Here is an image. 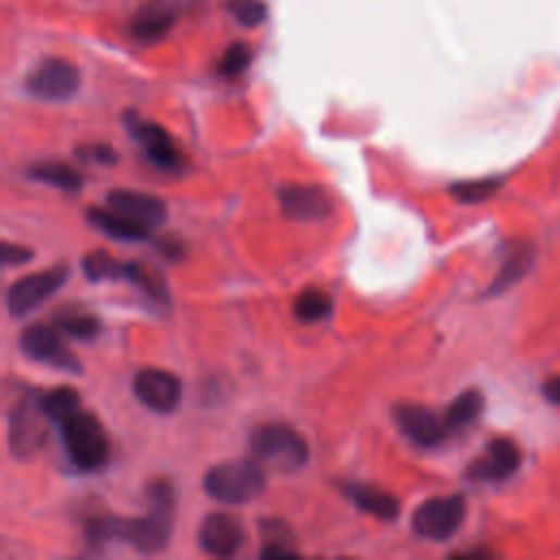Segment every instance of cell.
<instances>
[{"label":"cell","instance_id":"obj_1","mask_svg":"<svg viewBox=\"0 0 560 560\" xmlns=\"http://www.w3.org/2000/svg\"><path fill=\"white\" fill-rule=\"evenodd\" d=\"M149 508L142 517H116V538L127 540L140 553H158L166 547L175 523V493L166 477L153 480L147 488Z\"/></svg>","mask_w":560,"mask_h":560},{"label":"cell","instance_id":"obj_2","mask_svg":"<svg viewBox=\"0 0 560 560\" xmlns=\"http://www.w3.org/2000/svg\"><path fill=\"white\" fill-rule=\"evenodd\" d=\"M64 449L75 469L92 473L105 466L110 458V443L105 430L95 414L84 412L82 408L69 414L58 423Z\"/></svg>","mask_w":560,"mask_h":560},{"label":"cell","instance_id":"obj_3","mask_svg":"<svg viewBox=\"0 0 560 560\" xmlns=\"http://www.w3.org/2000/svg\"><path fill=\"white\" fill-rule=\"evenodd\" d=\"M267 484L259 460H231L207 471L204 490L211 499L226 506H241L257 499Z\"/></svg>","mask_w":560,"mask_h":560},{"label":"cell","instance_id":"obj_4","mask_svg":"<svg viewBox=\"0 0 560 560\" xmlns=\"http://www.w3.org/2000/svg\"><path fill=\"white\" fill-rule=\"evenodd\" d=\"M250 451L254 460L281 473H296L309 460L304 438L283 423H267L250 434Z\"/></svg>","mask_w":560,"mask_h":560},{"label":"cell","instance_id":"obj_5","mask_svg":"<svg viewBox=\"0 0 560 560\" xmlns=\"http://www.w3.org/2000/svg\"><path fill=\"white\" fill-rule=\"evenodd\" d=\"M49 423L51 419L47 416L40 397L23 399L21 403H16L10 414L8 427L12 456L16 460L36 458L49 440Z\"/></svg>","mask_w":560,"mask_h":560},{"label":"cell","instance_id":"obj_6","mask_svg":"<svg viewBox=\"0 0 560 560\" xmlns=\"http://www.w3.org/2000/svg\"><path fill=\"white\" fill-rule=\"evenodd\" d=\"M82 86L79 69L62 58L42 60L25 79V90L49 103H62L77 95Z\"/></svg>","mask_w":560,"mask_h":560},{"label":"cell","instance_id":"obj_7","mask_svg":"<svg viewBox=\"0 0 560 560\" xmlns=\"http://www.w3.org/2000/svg\"><path fill=\"white\" fill-rule=\"evenodd\" d=\"M466 499L462 495L432 497L412 514V530L430 540L451 538L464 523Z\"/></svg>","mask_w":560,"mask_h":560},{"label":"cell","instance_id":"obj_8","mask_svg":"<svg viewBox=\"0 0 560 560\" xmlns=\"http://www.w3.org/2000/svg\"><path fill=\"white\" fill-rule=\"evenodd\" d=\"M21 348L29 359L38 363H45L55 370L73 372V375H82V361L66 346L58 326H49V324L27 326L21 335Z\"/></svg>","mask_w":560,"mask_h":560},{"label":"cell","instance_id":"obj_9","mask_svg":"<svg viewBox=\"0 0 560 560\" xmlns=\"http://www.w3.org/2000/svg\"><path fill=\"white\" fill-rule=\"evenodd\" d=\"M69 274L71 272L66 265H55L51 270L29 274L21 281H16L8 289V311L14 318H23V315L32 313L69 281Z\"/></svg>","mask_w":560,"mask_h":560},{"label":"cell","instance_id":"obj_10","mask_svg":"<svg viewBox=\"0 0 560 560\" xmlns=\"http://www.w3.org/2000/svg\"><path fill=\"white\" fill-rule=\"evenodd\" d=\"M123 123L127 127V132L142 145L147 160L162 169V171H177L182 164V155L173 142V138L169 136V132L164 127H160L158 123L145 121L140 119L136 112H125Z\"/></svg>","mask_w":560,"mask_h":560},{"label":"cell","instance_id":"obj_11","mask_svg":"<svg viewBox=\"0 0 560 560\" xmlns=\"http://www.w3.org/2000/svg\"><path fill=\"white\" fill-rule=\"evenodd\" d=\"M393 414L399 430L423 449L438 447L453 434L445 416H438L434 410L419 403H399Z\"/></svg>","mask_w":560,"mask_h":560},{"label":"cell","instance_id":"obj_12","mask_svg":"<svg viewBox=\"0 0 560 560\" xmlns=\"http://www.w3.org/2000/svg\"><path fill=\"white\" fill-rule=\"evenodd\" d=\"M281 211L294 222H322L333 213V200L315 184H285L278 189Z\"/></svg>","mask_w":560,"mask_h":560},{"label":"cell","instance_id":"obj_13","mask_svg":"<svg viewBox=\"0 0 560 560\" xmlns=\"http://www.w3.org/2000/svg\"><path fill=\"white\" fill-rule=\"evenodd\" d=\"M134 395L136 399L158 412V414H169L179 406L182 399V384L175 375L160 368H145L136 372L134 377Z\"/></svg>","mask_w":560,"mask_h":560},{"label":"cell","instance_id":"obj_14","mask_svg":"<svg viewBox=\"0 0 560 560\" xmlns=\"http://www.w3.org/2000/svg\"><path fill=\"white\" fill-rule=\"evenodd\" d=\"M198 540L207 553L215 558H231L241 549L246 532L237 517L228 512H213L202 521Z\"/></svg>","mask_w":560,"mask_h":560},{"label":"cell","instance_id":"obj_15","mask_svg":"<svg viewBox=\"0 0 560 560\" xmlns=\"http://www.w3.org/2000/svg\"><path fill=\"white\" fill-rule=\"evenodd\" d=\"M519 464V447L510 438H495L486 451L466 469V477L473 482H503L517 473Z\"/></svg>","mask_w":560,"mask_h":560},{"label":"cell","instance_id":"obj_16","mask_svg":"<svg viewBox=\"0 0 560 560\" xmlns=\"http://www.w3.org/2000/svg\"><path fill=\"white\" fill-rule=\"evenodd\" d=\"M108 207L149 231L158 228L166 220V204L160 198L142 191L114 189L108 196Z\"/></svg>","mask_w":560,"mask_h":560},{"label":"cell","instance_id":"obj_17","mask_svg":"<svg viewBox=\"0 0 560 560\" xmlns=\"http://www.w3.org/2000/svg\"><path fill=\"white\" fill-rule=\"evenodd\" d=\"M177 14L169 0H149L129 23V34L136 42L153 45L162 40L175 25Z\"/></svg>","mask_w":560,"mask_h":560},{"label":"cell","instance_id":"obj_18","mask_svg":"<svg viewBox=\"0 0 560 560\" xmlns=\"http://www.w3.org/2000/svg\"><path fill=\"white\" fill-rule=\"evenodd\" d=\"M344 495L365 514H372L382 521H395L401 512V503L397 495L390 490L375 486V484H359V482H348L341 486Z\"/></svg>","mask_w":560,"mask_h":560},{"label":"cell","instance_id":"obj_19","mask_svg":"<svg viewBox=\"0 0 560 560\" xmlns=\"http://www.w3.org/2000/svg\"><path fill=\"white\" fill-rule=\"evenodd\" d=\"M536 259V250L532 244H512L503 259H501V267L495 276V281L490 283L486 296H499L508 289H512L517 283H521V278L527 276V272L532 270Z\"/></svg>","mask_w":560,"mask_h":560},{"label":"cell","instance_id":"obj_20","mask_svg":"<svg viewBox=\"0 0 560 560\" xmlns=\"http://www.w3.org/2000/svg\"><path fill=\"white\" fill-rule=\"evenodd\" d=\"M88 222L103 235L116 239V241H142L149 237V228L127 220L125 215L116 213L114 209H90Z\"/></svg>","mask_w":560,"mask_h":560},{"label":"cell","instance_id":"obj_21","mask_svg":"<svg viewBox=\"0 0 560 560\" xmlns=\"http://www.w3.org/2000/svg\"><path fill=\"white\" fill-rule=\"evenodd\" d=\"M121 281H127L132 283L136 289H140L149 300H153L155 304H171V298H169V287L162 278L160 272L147 267L145 263H138V261H129V263H123V274H121Z\"/></svg>","mask_w":560,"mask_h":560},{"label":"cell","instance_id":"obj_22","mask_svg":"<svg viewBox=\"0 0 560 560\" xmlns=\"http://www.w3.org/2000/svg\"><path fill=\"white\" fill-rule=\"evenodd\" d=\"M259 530L263 536L261 556H296L298 553V540L291 527L281 519H261Z\"/></svg>","mask_w":560,"mask_h":560},{"label":"cell","instance_id":"obj_23","mask_svg":"<svg viewBox=\"0 0 560 560\" xmlns=\"http://www.w3.org/2000/svg\"><path fill=\"white\" fill-rule=\"evenodd\" d=\"M29 177L38 179V182H45V184L53 186V189H60L64 194H77V191H82V186H84V179H82L79 171H75L71 164H64V162L34 164L29 169Z\"/></svg>","mask_w":560,"mask_h":560},{"label":"cell","instance_id":"obj_24","mask_svg":"<svg viewBox=\"0 0 560 560\" xmlns=\"http://www.w3.org/2000/svg\"><path fill=\"white\" fill-rule=\"evenodd\" d=\"M482 412H484V397L471 388V390L460 393L451 401V406L445 412V421L451 432H460V430L471 427L480 419Z\"/></svg>","mask_w":560,"mask_h":560},{"label":"cell","instance_id":"obj_25","mask_svg":"<svg viewBox=\"0 0 560 560\" xmlns=\"http://www.w3.org/2000/svg\"><path fill=\"white\" fill-rule=\"evenodd\" d=\"M333 309L331 296L320 287H307L296 296L294 318L302 324H315L324 320Z\"/></svg>","mask_w":560,"mask_h":560},{"label":"cell","instance_id":"obj_26","mask_svg":"<svg viewBox=\"0 0 560 560\" xmlns=\"http://www.w3.org/2000/svg\"><path fill=\"white\" fill-rule=\"evenodd\" d=\"M55 326L73 337V339H82V341H88V339H95L103 324L101 320L95 315V313H88V311H77V309H64L55 315Z\"/></svg>","mask_w":560,"mask_h":560},{"label":"cell","instance_id":"obj_27","mask_svg":"<svg viewBox=\"0 0 560 560\" xmlns=\"http://www.w3.org/2000/svg\"><path fill=\"white\" fill-rule=\"evenodd\" d=\"M501 186L499 177H484V179H466V182H456L449 186V194L462 202V204H482L490 200Z\"/></svg>","mask_w":560,"mask_h":560},{"label":"cell","instance_id":"obj_28","mask_svg":"<svg viewBox=\"0 0 560 560\" xmlns=\"http://www.w3.org/2000/svg\"><path fill=\"white\" fill-rule=\"evenodd\" d=\"M40 403H42L47 416L51 419V423H55V425L62 419H66L69 414H73L75 410L82 408L79 393L75 388H69V386H62V388H55L51 393H45L40 397Z\"/></svg>","mask_w":560,"mask_h":560},{"label":"cell","instance_id":"obj_29","mask_svg":"<svg viewBox=\"0 0 560 560\" xmlns=\"http://www.w3.org/2000/svg\"><path fill=\"white\" fill-rule=\"evenodd\" d=\"M82 267L90 283L121 281V274H123V263L105 250H95V252L86 254L82 261Z\"/></svg>","mask_w":560,"mask_h":560},{"label":"cell","instance_id":"obj_30","mask_svg":"<svg viewBox=\"0 0 560 560\" xmlns=\"http://www.w3.org/2000/svg\"><path fill=\"white\" fill-rule=\"evenodd\" d=\"M254 60V51L248 42H235L233 47H228L224 51V55L220 58L217 62V73L224 77V79H235L239 75H244L250 64Z\"/></svg>","mask_w":560,"mask_h":560},{"label":"cell","instance_id":"obj_31","mask_svg":"<svg viewBox=\"0 0 560 560\" xmlns=\"http://www.w3.org/2000/svg\"><path fill=\"white\" fill-rule=\"evenodd\" d=\"M231 12L235 14V18L244 25V27H257L265 21L267 10L263 3H257V0H237V3L231 5Z\"/></svg>","mask_w":560,"mask_h":560},{"label":"cell","instance_id":"obj_32","mask_svg":"<svg viewBox=\"0 0 560 560\" xmlns=\"http://www.w3.org/2000/svg\"><path fill=\"white\" fill-rule=\"evenodd\" d=\"M77 158L90 160V162H97V164H114L119 160L116 151L110 145H103V142L77 147Z\"/></svg>","mask_w":560,"mask_h":560},{"label":"cell","instance_id":"obj_33","mask_svg":"<svg viewBox=\"0 0 560 560\" xmlns=\"http://www.w3.org/2000/svg\"><path fill=\"white\" fill-rule=\"evenodd\" d=\"M34 257H36V252H34L32 248H27V246H16V244H10V241L3 244V263H5L8 267H12V265H25V263H29Z\"/></svg>","mask_w":560,"mask_h":560},{"label":"cell","instance_id":"obj_34","mask_svg":"<svg viewBox=\"0 0 560 560\" xmlns=\"http://www.w3.org/2000/svg\"><path fill=\"white\" fill-rule=\"evenodd\" d=\"M158 250H160L166 259H171V261H179V259L184 257V252H186L184 244H179L175 237H169V239L158 241Z\"/></svg>","mask_w":560,"mask_h":560},{"label":"cell","instance_id":"obj_35","mask_svg":"<svg viewBox=\"0 0 560 560\" xmlns=\"http://www.w3.org/2000/svg\"><path fill=\"white\" fill-rule=\"evenodd\" d=\"M543 397L551 403V406H560V375L549 377L543 384Z\"/></svg>","mask_w":560,"mask_h":560}]
</instances>
